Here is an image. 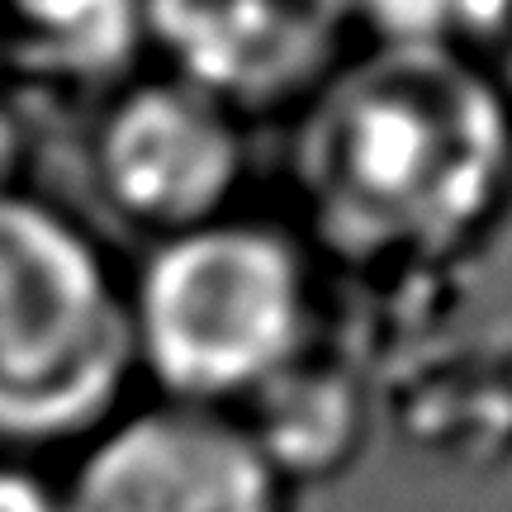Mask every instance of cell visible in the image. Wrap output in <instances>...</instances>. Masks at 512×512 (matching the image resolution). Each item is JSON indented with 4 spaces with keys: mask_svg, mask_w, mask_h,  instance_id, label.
I'll return each mask as SVG.
<instances>
[{
    "mask_svg": "<svg viewBox=\"0 0 512 512\" xmlns=\"http://www.w3.org/2000/svg\"><path fill=\"white\" fill-rule=\"evenodd\" d=\"M252 119L162 67L114 86L86 124L95 200L143 242L171 238L242 209Z\"/></svg>",
    "mask_w": 512,
    "mask_h": 512,
    "instance_id": "obj_4",
    "label": "cell"
},
{
    "mask_svg": "<svg viewBox=\"0 0 512 512\" xmlns=\"http://www.w3.org/2000/svg\"><path fill=\"white\" fill-rule=\"evenodd\" d=\"M128 323L152 399L238 413L323 342L318 247L256 209L152 238L128 271Z\"/></svg>",
    "mask_w": 512,
    "mask_h": 512,
    "instance_id": "obj_2",
    "label": "cell"
},
{
    "mask_svg": "<svg viewBox=\"0 0 512 512\" xmlns=\"http://www.w3.org/2000/svg\"><path fill=\"white\" fill-rule=\"evenodd\" d=\"M465 53L475 57L484 76L512 100V0H494V10L479 24V34L470 38Z\"/></svg>",
    "mask_w": 512,
    "mask_h": 512,
    "instance_id": "obj_11",
    "label": "cell"
},
{
    "mask_svg": "<svg viewBox=\"0 0 512 512\" xmlns=\"http://www.w3.org/2000/svg\"><path fill=\"white\" fill-rule=\"evenodd\" d=\"M48 460L0 456V512H67L62 475L43 470Z\"/></svg>",
    "mask_w": 512,
    "mask_h": 512,
    "instance_id": "obj_9",
    "label": "cell"
},
{
    "mask_svg": "<svg viewBox=\"0 0 512 512\" xmlns=\"http://www.w3.org/2000/svg\"><path fill=\"white\" fill-rule=\"evenodd\" d=\"M152 67L143 0H0V72L34 110L100 105Z\"/></svg>",
    "mask_w": 512,
    "mask_h": 512,
    "instance_id": "obj_7",
    "label": "cell"
},
{
    "mask_svg": "<svg viewBox=\"0 0 512 512\" xmlns=\"http://www.w3.org/2000/svg\"><path fill=\"white\" fill-rule=\"evenodd\" d=\"M318 351H309L266 394H256L247 408H238L242 422L271 451V460L290 484H299V475L309 479L318 470H337V460L347 456V441L361 427L356 389L342 384V370L323 366Z\"/></svg>",
    "mask_w": 512,
    "mask_h": 512,
    "instance_id": "obj_8",
    "label": "cell"
},
{
    "mask_svg": "<svg viewBox=\"0 0 512 512\" xmlns=\"http://www.w3.org/2000/svg\"><path fill=\"white\" fill-rule=\"evenodd\" d=\"M34 152V110L0 72V195L24 185V166Z\"/></svg>",
    "mask_w": 512,
    "mask_h": 512,
    "instance_id": "obj_10",
    "label": "cell"
},
{
    "mask_svg": "<svg viewBox=\"0 0 512 512\" xmlns=\"http://www.w3.org/2000/svg\"><path fill=\"white\" fill-rule=\"evenodd\" d=\"M62 503L67 512H294V484L242 413L143 399L72 451Z\"/></svg>",
    "mask_w": 512,
    "mask_h": 512,
    "instance_id": "obj_5",
    "label": "cell"
},
{
    "mask_svg": "<svg viewBox=\"0 0 512 512\" xmlns=\"http://www.w3.org/2000/svg\"><path fill=\"white\" fill-rule=\"evenodd\" d=\"M147 57L242 119L294 114L356 48L361 0H143Z\"/></svg>",
    "mask_w": 512,
    "mask_h": 512,
    "instance_id": "obj_6",
    "label": "cell"
},
{
    "mask_svg": "<svg viewBox=\"0 0 512 512\" xmlns=\"http://www.w3.org/2000/svg\"><path fill=\"white\" fill-rule=\"evenodd\" d=\"M309 242L351 261H446L512 204V100L470 53L384 38L294 110Z\"/></svg>",
    "mask_w": 512,
    "mask_h": 512,
    "instance_id": "obj_1",
    "label": "cell"
},
{
    "mask_svg": "<svg viewBox=\"0 0 512 512\" xmlns=\"http://www.w3.org/2000/svg\"><path fill=\"white\" fill-rule=\"evenodd\" d=\"M128 271L76 209L0 195V456H72L133 403Z\"/></svg>",
    "mask_w": 512,
    "mask_h": 512,
    "instance_id": "obj_3",
    "label": "cell"
}]
</instances>
